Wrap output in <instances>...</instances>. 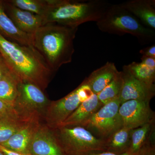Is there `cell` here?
<instances>
[{
	"label": "cell",
	"instance_id": "ba28073f",
	"mask_svg": "<svg viewBox=\"0 0 155 155\" xmlns=\"http://www.w3.org/2000/svg\"><path fill=\"white\" fill-rule=\"evenodd\" d=\"M119 114L122 126L130 130L155 120L150 102L146 101L130 100L122 103Z\"/></svg>",
	"mask_w": 155,
	"mask_h": 155
},
{
	"label": "cell",
	"instance_id": "8992f818",
	"mask_svg": "<svg viewBox=\"0 0 155 155\" xmlns=\"http://www.w3.org/2000/svg\"><path fill=\"white\" fill-rule=\"evenodd\" d=\"M51 102L39 87L30 82L20 81L14 107L24 116L38 117L43 120Z\"/></svg>",
	"mask_w": 155,
	"mask_h": 155
},
{
	"label": "cell",
	"instance_id": "9a60e30c",
	"mask_svg": "<svg viewBox=\"0 0 155 155\" xmlns=\"http://www.w3.org/2000/svg\"><path fill=\"white\" fill-rule=\"evenodd\" d=\"M119 72L114 63L107 62L92 72L82 84L89 87L94 94H98L114 80Z\"/></svg>",
	"mask_w": 155,
	"mask_h": 155
},
{
	"label": "cell",
	"instance_id": "ac0fdd59",
	"mask_svg": "<svg viewBox=\"0 0 155 155\" xmlns=\"http://www.w3.org/2000/svg\"><path fill=\"white\" fill-rule=\"evenodd\" d=\"M33 118L38 117L24 116L18 112L14 107L9 113L1 117L0 145L8 140L25 122Z\"/></svg>",
	"mask_w": 155,
	"mask_h": 155
},
{
	"label": "cell",
	"instance_id": "9c48e42d",
	"mask_svg": "<svg viewBox=\"0 0 155 155\" xmlns=\"http://www.w3.org/2000/svg\"><path fill=\"white\" fill-rule=\"evenodd\" d=\"M81 103L78 87L61 99L51 101L43 119L45 124L51 129L59 127Z\"/></svg>",
	"mask_w": 155,
	"mask_h": 155
},
{
	"label": "cell",
	"instance_id": "7402d4cb",
	"mask_svg": "<svg viewBox=\"0 0 155 155\" xmlns=\"http://www.w3.org/2000/svg\"><path fill=\"white\" fill-rule=\"evenodd\" d=\"M122 69L142 83L149 86H155V69H150L141 63L135 62L125 65Z\"/></svg>",
	"mask_w": 155,
	"mask_h": 155
},
{
	"label": "cell",
	"instance_id": "52a82bcc",
	"mask_svg": "<svg viewBox=\"0 0 155 155\" xmlns=\"http://www.w3.org/2000/svg\"><path fill=\"white\" fill-rule=\"evenodd\" d=\"M120 105L119 98L104 105L82 127L97 138L104 139L122 126L119 114Z\"/></svg>",
	"mask_w": 155,
	"mask_h": 155
},
{
	"label": "cell",
	"instance_id": "ffe728a7",
	"mask_svg": "<svg viewBox=\"0 0 155 155\" xmlns=\"http://www.w3.org/2000/svg\"><path fill=\"white\" fill-rule=\"evenodd\" d=\"M155 142V120L131 129L128 152L135 154L146 145Z\"/></svg>",
	"mask_w": 155,
	"mask_h": 155
},
{
	"label": "cell",
	"instance_id": "603a6c76",
	"mask_svg": "<svg viewBox=\"0 0 155 155\" xmlns=\"http://www.w3.org/2000/svg\"><path fill=\"white\" fill-rule=\"evenodd\" d=\"M123 78L122 71H119L115 78L107 86L97 94L103 105L119 98L123 85Z\"/></svg>",
	"mask_w": 155,
	"mask_h": 155
},
{
	"label": "cell",
	"instance_id": "d4e9b609",
	"mask_svg": "<svg viewBox=\"0 0 155 155\" xmlns=\"http://www.w3.org/2000/svg\"><path fill=\"white\" fill-rule=\"evenodd\" d=\"M134 155H155V142L143 147Z\"/></svg>",
	"mask_w": 155,
	"mask_h": 155
},
{
	"label": "cell",
	"instance_id": "d6986e66",
	"mask_svg": "<svg viewBox=\"0 0 155 155\" xmlns=\"http://www.w3.org/2000/svg\"><path fill=\"white\" fill-rule=\"evenodd\" d=\"M130 130L122 126L103 140L105 151L116 154L128 152L130 146Z\"/></svg>",
	"mask_w": 155,
	"mask_h": 155
},
{
	"label": "cell",
	"instance_id": "5b68a950",
	"mask_svg": "<svg viewBox=\"0 0 155 155\" xmlns=\"http://www.w3.org/2000/svg\"><path fill=\"white\" fill-rule=\"evenodd\" d=\"M64 155H89L105 151L103 140L96 137L81 126L52 129Z\"/></svg>",
	"mask_w": 155,
	"mask_h": 155
},
{
	"label": "cell",
	"instance_id": "6da1fadb",
	"mask_svg": "<svg viewBox=\"0 0 155 155\" xmlns=\"http://www.w3.org/2000/svg\"><path fill=\"white\" fill-rule=\"evenodd\" d=\"M0 54L20 81L33 83L43 91L47 87L54 72L32 46L18 44L0 35Z\"/></svg>",
	"mask_w": 155,
	"mask_h": 155
},
{
	"label": "cell",
	"instance_id": "f546056e",
	"mask_svg": "<svg viewBox=\"0 0 155 155\" xmlns=\"http://www.w3.org/2000/svg\"><path fill=\"white\" fill-rule=\"evenodd\" d=\"M0 150L5 155H31L29 154L22 153L10 150L1 145H0Z\"/></svg>",
	"mask_w": 155,
	"mask_h": 155
},
{
	"label": "cell",
	"instance_id": "e0dca14e",
	"mask_svg": "<svg viewBox=\"0 0 155 155\" xmlns=\"http://www.w3.org/2000/svg\"><path fill=\"white\" fill-rule=\"evenodd\" d=\"M0 35L18 44L32 46L31 35L21 31L14 25L5 12L2 0H0Z\"/></svg>",
	"mask_w": 155,
	"mask_h": 155
},
{
	"label": "cell",
	"instance_id": "7a4b0ae2",
	"mask_svg": "<svg viewBox=\"0 0 155 155\" xmlns=\"http://www.w3.org/2000/svg\"><path fill=\"white\" fill-rule=\"evenodd\" d=\"M78 28L46 23L31 35L32 46L54 73L63 65L72 62Z\"/></svg>",
	"mask_w": 155,
	"mask_h": 155
},
{
	"label": "cell",
	"instance_id": "4fadbf2b",
	"mask_svg": "<svg viewBox=\"0 0 155 155\" xmlns=\"http://www.w3.org/2000/svg\"><path fill=\"white\" fill-rule=\"evenodd\" d=\"M42 120L38 118L29 119L8 140L0 145L16 152L28 154L31 142Z\"/></svg>",
	"mask_w": 155,
	"mask_h": 155
},
{
	"label": "cell",
	"instance_id": "2e32d148",
	"mask_svg": "<svg viewBox=\"0 0 155 155\" xmlns=\"http://www.w3.org/2000/svg\"><path fill=\"white\" fill-rule=\"evenodd\" d=\"M121 4L143 25L155 30V0H130Z\"/></svg>",
	"mask_w": 155,
	"mask_h": 155
},
{
	"label": "cell",
	"instance_id": "4316f807",
	"mask_svg": "<svg viewBox=\"0 0 155 155\" xmlns=\"http://www.w3.org/2000/svg\"><path fill=\"white\" fill-rule=\"evenodd\" d=\"M140 53L142 55L155 59V45H152L142 49L140 50Z\"/></svg>",
	"mask_w": 155,
	"mask_h": 155
},
{
	"label": "cell",
	"instance_id": "30bf717a",
	"mask_svg": "<svg viewBox=\"0 0 155 155\" xmlns=\"http://www.w3.org/2000/svg\"><path fill=\"white\" fill-rule=\"evenodd\" d=\"M28 154L31 155H64L52 130L42 122L32 137L28 148Z\"/></svg>",
	"mask_w": 155,
	"mask_h": 155
},
{
	"label": "cell",
	"instance_id": "7c38bea8",
	"mask_svg": "<svg viewBox=\"0 0 155 155\" xmlns=\"http://www.w3.org/2000/svg\"><path fill=\"white\" fill-rule=\"evenodd\" d=\"M122 72L124 81L119 98L121 104L130 100L150 101L155 95V86L142 83L125 69H122Z\"/></svg>",
	"mask_w": 155,
	"mask_h": 155
},
{
	"label": "cell",
	"instance_id": "44dd1931",
	"mask_svg": "<svg viewBox=\"0 0 155 155\" xmlns=\"http://www.w3.org/2000/svg\"><path fill=\"white\" fill-rule=\"evenodd\" d=\"M20 81L11 71L0 80V100L14 104Z\"/></svg>",
	"mask_w": 155,
	"mask_h": 155
},
{
	"label": "cell",
	"instance_id": "83f0119b",
	"mask_svg": "<svg viewBox=\"0 0 155 155\" xmlns=\"http://www.w3.org/2000/svg\"><path fill=\"white\" fill-rule=\"evenodd\" d=\"M141 63L150 69H155V59L142 55Z\"/></svg>",
	"mask_w": 155,
	"mask_h": 155
},
{
	"label": "cell",
	"instance_id": "5bb4252c",
	"mask_svg": "<svg viewBox=\"0 0 155 155\" xmlns=\"http://www.w3.org/2000/svg\"><path fill=\"white\" fill-rule=\"evenodd\" d=\"M103 106L97 94H93L82 102L59 127H82Z\"/></svg>",
	"mask_w": 155,
	"mask_h": 155
},
{
	"label": "cell",
	"instance_id": "3957f363",
	"mask_svg": "<svg viewBox=\"0 0 155 155\" xmlns=\"http://www.w3.org/2000/svg\"><path fill=\"white\" fill-rule=\"evenodd\" d=\"M48 8L43 18V25L55 23L78 27L85 22H97L110 3L105 0H48Z\"/></svg>",
	"mask_w": 155,
	"mask_h": 155
},
{
	"label": "cell",
	"instance_id": "8fae6325",
	"mask_svg": "<svg viewBox=\"0 0 155 155\" xmlns=\"http://www.w3.org/2000/svg\"><path fill=\"white\" fill-rule=\"evenodd\" d=\"M3 4L8 17L24 33L31 35L43 25L41 16L19 9L11 5L8 0L3 1Z\"/></svg>",
	"mask_w": 155,
	"mask_h": 155
},
{
	"label": "cell",
	"instance_id": "277c9868",
	"mask_svg": "<svg viewBox=\"0 0 155 155\" xmlns=\"http://www.w3.org/2000/svg\"><path fill=\"white\" fill-rule=\"evenodd\" d=\"M96 24L101 31L106 33L131 35L142 45L149 44L155 40V30L143 25L121 4H111Z\"/></svg>",
	"mask_w": 155,
	"mask_h": 155
},
{
	"label": "cell",
	"instance_id": "1f68e13d",
	"mask_svg": "<svg viewBox=\"0 0 155 155\" xmlns=\"http://www.w3.org/2000/svg\"><path fill=\"white\" fill-rule=\"evenodd\" d=\"M0 155H5L3 152H2L1 150H0Z\"/></svg>",
	"mask_w": 155,
	"mask_h": 155
},
{
	"label": "cell",
	"instance_id": "484cf974",
	"mask_svg": "<svg viewBox=\"0 0 155 155\" xmlns=\"http://www.w3.org/2000/svg\"><path fill=\"white\" fill-rule=\"evenodd\" d=\"M14 108V104L0 100V118L5 115Z\"/></svg>",
	"mask_w": 155,
	"mask_h": 155
},
{
	"label": "cell",
	"instance_id": "f1b7e54d",
	"mask_svg": "<svg viewBox=\"0 0 155 155\" xmlns=\"http://www.w3.org/2000/svg\"><path fill=\"white\" fill-rule=\"evenodd\" d=\"M9 72H10V69L0 54V80Z\"/></svg>",
	"mask_w": 155,
	"mask_h": 155
},
{
	"label": "cell",
	"instance_id": "4dcf8cb0",
	"mask_svg": "<svg viewBox=\"0 0 155 155\" xmlns=\"http://www.w3.org/2000/svg\"><path fill=\"white\" fill-rule=\"evenodd\" d=\"M89 155H134V154L131 153L129 152H127L122 154H116L108 152L99 151L92 153Z\"/></svg>",
	"mask_w": 155,
	"mask_h": 155
},
{
	"label": "cell",
	"instance_id": "cb8c5ba5",
	"mask_svg": "<svg viewBox=\"0 0 155 155\" xmlns=\"http://www.w3.org/2000/svg\"><path fill=\"white\" fill-rule=\"evenodd\" d=\"M11 5L19 9L41 16L44 15L48 6V0H8Z\"/></svg>",
	"mask_w": 155,
	"mask_h": 155
}]
</instances>
